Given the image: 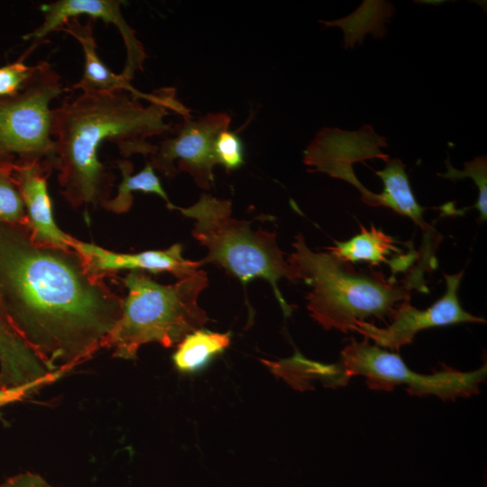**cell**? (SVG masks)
Listing matches in <instances>:
<instances>
[{"mask_svg":"<svg viewBox=\"0 0 487 487\" xmlns=\"http://www.w3.org/2000/svg\"><path fill=\"white\" fill-rule=\"evenodd\" d=\"M122 305L78 252L36 244L24 224L0 223V314L51 372L104 347Z\"/></svg>","mask_w":487,"mask_h":487,"instance_id":"cell-1","label":"cell"},{"mask_svg":"<svg viewBox=\"0 0 487 487\" xmlns=\"http://www.w3.org/2000/svg\"><path fill=\"white\" fill-rule=\"evenodd\" d=\"M153 92L146 106L126 91L82 92L52 109L54 170L71 207H102L110 198L114 176L98 158L103 143H115L124 157L151 156L156 144L148 140L172 131L166 117L191 116L174 87Z\"/></svg>","mask_w":487,"mask_h":487,"instance_id":"cell-2","label":"cell"},{"mask_svg":"<svg viewBox=\"0 0 487 487\" xmlns=\"http://www.w3.org/2000/svg\"><path fill=\"white\" fill-rule=\"evenodd\" d=\"M438 243L437 235H423L418 263L402 280L386 278L377 271H356L330 253L313 252L301 234L295 236L287 262L299 280L311 288L306 299L312 318L326 330L348 333L372 317L391 319L398 307L410 300L413 290L428 292L425 274L436 267Z\"/></svg>","mask_w":487,"mask_h":487,"instance_id":"cell-3","label":"cell"},{"mask_svg":"<svg viewBox=\"0 0 487 487\" xmlns=\"http://www.w3.org/2000/svg\"><path fill=\"white\" fill-rule=\"evenodd\" d=\"M123 282L128 292L121 317L104 343L114 350V357L133 360L142 345L152 342L171 347L209 320L198 304L208 285L204 271L170 285L160 284L143 271H130Z\"/></svg>","mask_w":487,"mask_h":487,"instance_id":"cell-4","label":"cell"},{"mask_svg":"<svg viewBox=\"0 0 487 487\" xmlns=\"http://www.w3.org/2000/svg\"><path fill=\"white\" fill-rule=\"evenodd\" d=\"M170 209L179 210L195 220L192 235L207 249V254L200 261L202 265L212 263L223 268L244 284L256 278L266 280L285 315L290 314L292 308L282 298L278 281L282 278L299 280L279 248L275 233L253 230L249 221L231 216L230 200L217 199L209 194H202L188 207L172 204Z\"/></svg>","mask_w":487,"mask_h":487,"instance_id":"cell-5","label":"cell"},{"mask_svg":"<svg viewBox=\"0 0 487 487\" xmlns=\"http://www.w3.org/2000/svg\"><path fill=\"white\" fill-rule=\"evenodd\" d=\"M66 90L61 77L41 60L17 94L0 97V170L11 173L14 168L33 165L54 170L50 105Z\"/></svg>","mask_w":487,"mask_h":487,"instance_id":"cell-6","label":"cell"},{"mask_svg":"<svg viewBox=\"0 0 487 487\" xmlns=\"http://www.w3.org/2000/svg\"><path fill=\"white\" fill-rule=\"evenodd\" d=\"M363 375L371 390L392 391L405 385L412 396L434 395L442 400L478 394L480 384L486 379V364L472 372H460L450 367L432 374H421L409 369L397 354L377 345L352 339L341 352L338 363L326 365L325 382L329 386L343 385L352 376Z\"/></svg>","mask_w":487,"mask_h":487,"instance_id":"cell-7","label":"cell"},{"mask_svg":"<svg viewBox=\"0 0 487 487\" xmlns=\"http://www.w3.org/2000/svg\"><path fill=\"white\" fill-rule=\"evenodd\" d=\"M230 123V115L224 112L184 117L173 126L170 137L156 144L148 163L166 178H174L179 170L186 171L199 188L208 190L214 184L213 169L217 164L215 142Z\"/></svg>","mask_w":487,"mask_h":487,"instance_id":"cell-8","label":"cell"},{"mask_svg":"<svg viewBox=\"0 0 487 487\" xmlns=\"http://www.w3.org/2000/svg\"><path fill=\"white\" fill-rule=\"evenodd\" d=\"M387 146L385 138L377 135L371 125H363L357 132L324 127L305 150L303 161L308 171L324 172L345 180L358 189L365 204L379 207L378 194L359 181L353 165L374 158L386 161L390 158L380 148Z\"/></svg>","mask_w":487,"mask_h":487,"instance_id":"cell-9","label":"cell"},{"mask_svg":"<svg viewBox=\"0 0 487 487\" xmlns=\"http://www.w3.org/2000/svg\"><path fill=\"white\" fill-rule=\"evenodd\" d=\"M464 271L447 275L446 292L432 306L418 309L409 301L401 303L386 327H379L369 322H358L353 332H357L381 347L399 351L410 344L419 331L436 326L460 323H485V319L465 311L459 302L457 290Z\"/></svg>","mask_w":487,"mask_h":487,"instance_id":"cell-10","label":"cell"},{"mask_svg":"<svg viewBox=\"0 0 487 487\" xmlns=\"http://www.w3.org/2000/svg\"><path fill=\"white\" fill-rule=\"evenodd\" d=\"M122 3L117 0H58L44 4L41 5L43 14L41 24L24 38L41 44L46 36L59 31L72 18L87 15L92 19H101L106 23L114 24L122 36L126 60L121 75L131 81L137 71L142 70L147 55L134 30L121 12Z\"/></svg>","mask_w":487,"mask_h":487,"instance_id":"cell-11","label":"cell"},{"mask_svg":"<svg viewBox=\"0 0 487 487\" xmlns=\"http://www.w3.org/2000/svg\"><path fill=\"white\" fill-rule=\"evenodd\" d=\"M70 248L80 254L88 271L101 279L126 270L148 271L152 274L170 272L180 280L194 273L202 266L200 261H190L182 256L180 244H175L165 250L123 253L74 237Z\"/></svg>","mask_w":487,"mask_h":487,"instance_id":"cell-12","label":"cell"},{"mask_svg":"<svg viewBox=\"0 0 487 487\" xmlns=\"http://www.w3.org/2000/svg\"><path fill=\"white\" fill-rule=\"evenodd\" d=\"M10 174L22 198L32 240L41 245L70 248L74 237L62 231L53 216L47 183L51 173L33 165L14 168Z\"/></svg>","mask_w":487,"mask_h":487,"instance_id":"cell-13","label":"cell"},{"mask_svg":"<svg viewBox=\"0 0 487 487\" xmlns=\"http://www.w3.org/2000/svg\"><path fill=\"white\" fill-rule=\"evenodd\" d=\"M94 19L90 18L86 23H81L78 18L67 21L59 30L63 31L80 44L84 53L85 62L81 78L72 86L73 89L82 92H115L126 91L140 100L152 101L154 92L142 93L136 89L130 80L121 74H115L100 59L93 33Z\"/></svg>","mask_w":487,"mask_h":487,"instance_id":"cell-14","label":"cell"},{"mask_svg":"<svg viewBox=\"0 0 487 487\" xmlns=\"http://www.w3.org/2000/svg\"><path fill=\"white\" fill-rule=\"evenodd\" d=\"M62 372H51L0 314V388H15Z\"/></svg>","mask_w":487,"mask_h":487,"instance_id":"cell-15","label":"cell"},{"mask_svg":"<svg viewBox=\"0 0 487 487\" xmlns=\"http://www.w3.org/2000/svg\"><path fill=\"white\" fill-rule=\"evenodd\" d=\"M385 162L384 169L375 171L384 184L382 192L378 194L379 206L389 207L397 214L410 218L419 225L423 233L433 231V227L423 218L426 208L421 207L414 197L405 171V164L398 158L389 159Z\"/></svg>","mask_w":487,"mask_h":487,"instance_id":"cell-16","label":"cell"},{"mask_svg":"<svg viewBox=\"0 0 487 487\" xmlns=\"http://www.w3.org/2000/svg\"><path fill=\"white\" fill-rule=\"evenodd\" d=\"M361 231L351 239L344 242L335 241L334 246L326 249L338 260L353 263L365 262L372 266L387 263L390 268L391 261L389 256L392 253L403 254V251L397 246L398 242L383 231L375 228L373 225L366 229L360 225Z\"/></svg>","mask_w":487,"mask_h":487,"instance_id":"cell-17","label":"cell"},{"mask_svg":"<svg viewBox=\"0 0 487 487\" xmlns=\"http://www.w3.org/2000/svg\"><path fill=\"white\" fill-rule=\"evenodd\" d=\"M116 166L121 172L122 180L118 185L116 195L103 203L102 207L105 209L115 214L127 212L133 206V192L135 191L158 195L166 201L168 207L172 205L153 168L148 162L134 175L132 174L133 165L130 161L119 160Z\"/></svg>","mask_w":487,"mask_h":487,"instance_id":"cell-18","label":"cell"},{"mask_svg":"<svg viewBox=\"0 0 487 487\" xmlns=\"http://www.w3.org/2000/svg\"><path fill=\"white\" fill-rule=\"evenodd\" d=\"M230 345L229 333L198 329L186 335L172 355L175 367L182 372H194L207 364Z\"/></svg>","mask_w":487,"mask_h":487,"instance_id":"cell-19","label":"cell"},{"mask_svg":"<svg viewBox=\"0 0 487 487\" xmlns=\"http://www.w3.org/2000/svg\"><path fill=\"white\" fill-rule=\"evenodd\" d=\"M447 171L446 173L438 174L439 176L455 181L464 178H471L475 182L479 195L478 200L473 205L480 213L479 219L486 221L487 219V161L486 156L482 155L475 157L473 161L464 163V169L459 170L455 169L449 162L446 161Z\"/></svg>","mask_w":487,"mask_h":487,"instance_id":"cell-20","label":"cell"},{"mask_svg":"<svg viewBox=\"0 0 487 487\" xmlns=\"http://www.w3.org/2000/svg\"><path fill=\"white\" fill-rule=\"evenodd\" d=\"M26 225V216L20 193L11 174L0 170V223Z\"/></svg>","mask_w":487,"mask_h":487,"instance_id":"cell-21","label":"cell"},{"mask_svg":"<svg viewBox=\"0 0 487 487\" xmlns=\"http://www.w3.org/2000/svg\"><path fill=\"white\" fill-rule=\"evenodd\" d=\"M38 45L32 43L19 60L0 67V97L17 94L29 79L33 66L26 65L23 60Z\"/></svg>","mask_w":487,"mask_h":487,"instance_id":"cell-22","label":"cell"},{"mask_svg":"<svg viewBox=\"0 0 487 487\" xmlns=\"http://www.w3.org/2000/svg\"><path fill=\"white\" fill-rule=\"evenodd\" d=\"M214 151L217 164L227 171L238 169L244 162L243 142L236 133L228 129L217 135Z\"/></svg>","mask_w":487,"mask_h":487,"instance_id":"cell-23","label":"cell"},{"mask_svg":"<svg viewBox=\"0 0 487 487\" xmlns=\"http://www.w3.org/2000/svg\"><path fill=\"white\" fill-rule=\"evenodd\" d=\"M60 376L61 375H54L40 381L29 383L15 388H0V407L6 405L10 402L22 400L25 396L31 394L34 390L40 388L44 384L54 381Z\"/></svg>","mask_w":487,"mask_h":487,"instance_id":"cell-24","label":"cell"},{"mask_svg":"<svg viewBox=\"0 0 487 487\" xmlns=\"http://www.w3.org/2000/svg\"><path fill=\"white\" fill-rule=\"evenodd\" d=\"M0 487H55L41 475L32 473H23L8 478Z\"/></svg>","mask_w":487,"mask_h":487,"instance_id":"cell-25","label":"cell"}]
</instances>
